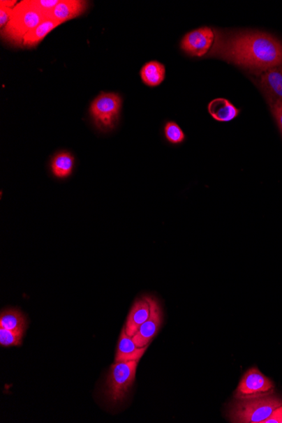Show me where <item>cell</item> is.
<instances>
[{"label":"cell","instance_id":"6da1fadb","mask_svg":"<svg viewBox=\"0 0 282 423\" xmlns=\"http://www.w3.org/2000/svg\"><path fill=\"white\" fill-rule=\"evenodd\" d=\"M215 32L209 56L256 72L282 66V44L273 36L260 31H240L233 34Z\"/></svg>","mask_w":282,"mask_h":423},{"label":"cell","instance_id":"7a4b0ae2","mask_svg":"<svg viewBox=\"0 0 282 423\" xmlns=\"http://www.w3.org/2000/svg\"><path fill=\"white\" fill-rule=\"evenodd\" d=\"M51 17L35 3V0H23L13 8L9 22L1 29V38L10 46L23 48L25 36Z\"/></svg>","mask_w":282,"mask_h":423},{"label":"cell","instance_id":"3957f363","mask_svg":"<svg viewBox=\"0 0 282 423\" xmlns=\"http://www.w3.org/2000/svg\"><path fill=\"white\" fill-rule=\"evenodd\" d=\"M282 406V399L269 394L265 396L241 398L233 402L229 417L231 422L264 423L273 410Z\"/></svg>","mask_w":282,"mask_h":423},{"label":"cell","instance_id":"277c9868","mask_svg":"<svg viewBox=\"0 0 282 423\" xmlns=\"http://www.w3.org/2000/svg\"><path fill=\"white\" fill-rule=\"evenodd\" d=\"M139 361L115 362L108 374L105 394L114 403L126 400L128 392L135 381Z\"/></svg>","mask_w":282,"mask_h":423},{"label":"cell","instance_id":"5b68a950","mask_svg":"<svg viewBox=\"0 0 282 423\" xmlns=\"http://www.w3.org/2000/svg\"><path fill=\"white\" fill-rule=\"evenodd\" d=\"M122 107V99L117 94L102 92L91 104L90 112L96 126L104 131L114 128Z\"/></svg>","mask_w":282,"mask_h":423},{"label":"cell","instance_id":"8992f818","mask_svg":"<svg viewBox=\"0 0 282 423\" xmlns=\"http://www.w3.org/2000/svg\"><path fill=\"white\" fill-rule=\"evenodd\" d=\"M273 382L259 369L253 368L244 373L236 390L235 397L251 398L272 394Z\"/></svg>","mask_w":282,"mask_h":423},{"label":"cell","instance_id":"52a82bcc","mask_svg":"<svg viewBox=\"0 0 282 423\" xmlns=\"http://www.w3.org/2000/svg\"><path fill=\"white\" fill-rule=\"evenodd\" d=\"M150 304L151 313L148 320L140 326L138 332L133 336L135 343L138 348H144L158 333L163 324V312L158 301L155 297L147 296Z\"/></svg>","mask_w":282,"mask_h":423},{"label":"cell","instance_id":"ba28073f","mask_svg":"<svg viewBox=\"0 0 282 423\" xmlns=\"http://www.w3.org/2000/svg\"><path fill=\"white\" fill-rule=\"evenodd\" d=\"M215 40V32L209 27L199 28L184 36L181 47L193 57H202L211 50Z\"/></svg>","mask_w":282,"mask_h":423},{"label":"cell","instance_id":"9c48e42d","mask_svg":"<svg viewBox=\"0 0 282 423\" xmlns=\"http://www.w3.org/2000/svg\"><path fill=\"white\" fill-rule=\"evenodd\" d=\"M89 2L83 0H60L59 5L52 11L51 17L59 23L77 18L87 10Z\"/></svg>","mask_w":282,"mask_h":423},{"label":"cell","instance_id":"30bf717a","mask_svg":"<svg viewBox=\"0 0 282 423\" xmlns=\"http://www.w3.org/2000/svg\"><path fill=\"white\" fill-rule=\"evenodd\" d=\"M150 313L151 307L147 296L141 297L135 302L126 321V330L128 336L131 337L135 336L140 326L148 320Z\"/></svg>","mask_w":282,"mask_h":423},{"label":"cell","instance_id":"8fae6325","mask_svg":"<svg viewBox=\"0 0 282 423\" xmlns=\"http://www.w3.org/2000/svg\"><path fill=\"white\" fill-rule=\"evenodd\" d=\"M147 348L148 346L144 348H138L133 338L126 333V327H124L120 334L115 362L140 361L146 352Z\"/></svg>","mask_w":282,"mask_h":423},{"label":"cell","instance_id":"7c38bea8","mask_svg":"<svg viewBox=\"0 0 282 423\" xmlns=\"http://www.w3.org/2000/svg\"><path fill=\"white\" fill-rule=\"evenodd\" d=\"M260 84L265 96L282 103V66L263 72L260 75Z\"/></svg>","mask_w":282,"mask_h":423},{"label":"cell","instance_id":"4fadbf2b","mask_svg":"<svg viewBox=\"0 0 282 423\" xmlns=\"http://www.w3.org/2000/svg\"><path fill=\"white\" fill-rule=\"evenodd\" d=\"M60 25L62 24L55 21L54 18L48 17L44 20L41 24H39L25 36L23 39V48L34 50L37 47L48 34Z\"/></svg>","mask_w":282,"mask_h":423},{"label":"cell","instance_id":"5bb4252c","mask_svg":"<svg viewBox=\"0 0 282 423\" xmlns=\"http://www.w3.org/2000/svg\"><path fill=\"white\" fill-rule=\"evenodd\" d=\"M208 111L212 118L220 122H229L235 119L239 114V110L235 105L225 98H216L208 105Z\"/></svg>","mask_w":282,"mask_h":423},{"label":"cell","instance_id":"9a60e30c","mask_svg":"<svg viewBox=\"0 0 282 423\" xmlns=\"http://www.w3.org/2000/svg\"><path fill=\"white\" fill-rule=\"evenodd\" d=\"M0 327L12 332L25 333L27 320L24 314L18 309L3 310L0 316Z\"/></svg>","mask_w":282,"mask_h":423},{"label":"cell","instance_id":"2e32d148","mask_svg":"<svg viewBox=\"0 0 282 423\" xmlns=\"http://www.w3.org/2000/svg\"><path fill=\"white\" fill-rule=\"evenodd\" d=\"M165 75H166V68L163 64L157 61L148 62L141 68L140 77L143 82L148 87H157L162 84Z\"/></svg>","mask_w":282,"mask_h":423},{"label":"cell","instance_id":"e0dca14e","mask_svg":"<svg viewBox=\"0 0 282 423\" xmlns=\"http://www.w3.org/2000/svg\"><path fill=\"white\" fill-rule=\"evenodd\" d=\"M74 164V156L70 152H59L52 160V173L59 179H66L73 171Z\"/></svg>","mask_w":282,"mask_h":423},{"label":"cell","instance_id":"ac0fdd59","mask_svg":"<svg viewBox=\"0 0 282 423\" xmlns=\"http://www.w3.org/2000/svg\"><path fill=\"white\" fill-rule=\"evenodd\" d=\"M24 333L0 327V344L3 346H17L22 343Z\"/></svg>","mask_w":282,"mask_h":423},{"label":"cell","instance_id":"d6986e66","mask_svg":"<svg viewBox=\"0 0 282 423\" xmlns=\"http://www.w3.org/2000/svg\"><path fill=\"white\" fill-rule=\"evenodd\" d=\"M164 132L167 140L172 144L182 143L185 139L183 131L175 122H168L165 126Z\"/></svg>","mask_w":282,"mask_h":423},{"label":"cell","instance_id":"ffe728a7","mask_svg":"<svg viewBox=\"0 0 282 423\" xmlns=\"http://www.w3.org/2000/svg\"><path fill=\"white\" fill-rule=\"evenodd\" d=\"M268 101L269 106L271 107V110L274 117L276 120L278 126L282 133V103L280 101L269 98V96H265Z\"/></svg>","mask_w":282,"mask_h":423},{"label":"cell","instance_id":"44dd1931","mask_svg":"<svg viewBox=\"0 0 282 423\" xmlns=\"http://www.w3.org/2000/svg\"><path fill=\"white\" fill-rule=\"evenodd\" d=\"M60 0H35V3L43 12L51 15L52 11L59 5Z\"/></svg>","mask_w":282,"mask_h":423},{"label":"cell","instance_id":"7402d4cb","mask_svg":"<svg viewBox=\"0 0 282 423\" xmlns=\"http://www.w3.org/2000/svg\"><path fill=\"white\" fill-rule=\"evenodd\" d=\"M13 8L0 5V26L2 28L7 25L9 22Z\"/></svg>","mask_w":282,"mask_h":423},{"label":"cell","instance_id":"603a6c76","mask_svg":"<svg viewBox=\"0 0 282 423\" xmlns=\"http://www.w3.org/2000/svg\"><path fill=\"white\" fill-rule=\"evenodd\" d=\"M264 423H282V406L274 410Z\"/></svg>","mask_w":282,"mask_h":423}]
</instances>
